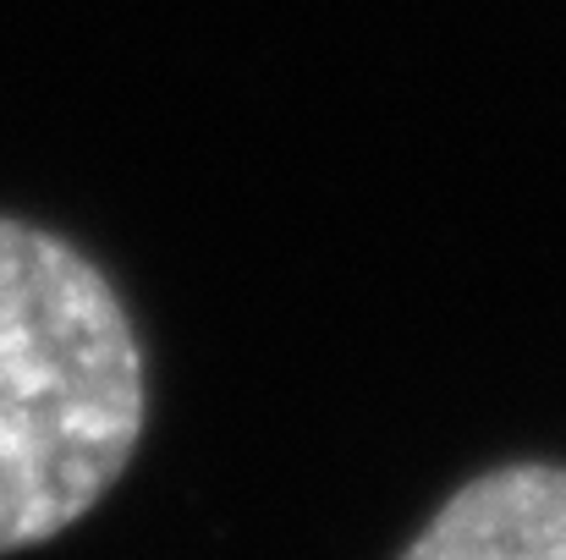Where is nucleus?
<instances>
[{
  "mask_svg": "<svg viewBox=\"0 0 566 560\" xmlns=\"http://www.w3.org/2000/svg\"><path fill=\"white\" fill-rule=\"evenodd\" d=\"M133 314L66 236L0 214V556L77 528L144 440Z\"/></svg>",
  "mask_w": 566,
  "mask_h": 560,
  "instance_id": "nucleus-1",
  "label": "nucleus"
},
{
  "mask_svg": "<svg viewBox=\"0 0 566 560\" xmlns=\"http://www.w3.org/2000/svg\"><path fill=\"white\" fill-rule=\"evenodd\" d=\"M396 560H566V467L512 462L462 484Z\"/></svg>",
  "mask_w": 566,
  "mask_h": 560,
  "instance_id": "nucleus-2",
  "label": "nucleus"
}]
</instances>
